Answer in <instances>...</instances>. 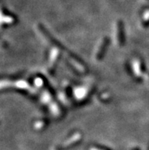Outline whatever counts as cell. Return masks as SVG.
Wrapping results in <instances>:
<instances>
[{
  "instance_id": "1",
  "label": "cell",
  "mask_w": 149,
  "mask_h": 150,
  "mask_svg": "<svg viewBox=\"0 0 149 150\" xmlns=\"http://www.w3.org/2000/svg\"><path fill=\"white\" fill-rule=\"evenodd\" d=\"M81 138H82V137H81V133H75L72 137H70L67 140L65 141L62 145L56 147V150H66L72 148L81 142Z\"/></svg>"
},
{
  "instance_id": "2",
  "label": "cell",
  "mask_w": 149,
  "mask_h": 150,
  "mask_svg": "<svg viewBox=\"0 0 149 150\" xmlns=\"http://www.w3.org/2000/svg\"><path fill=\"white\" fill-rule=\"evenodd\" d=\"M59 54V50L56 48H53L51 50L50 54H49V63H48V67H49V72H52L54 69L55 65H56L57 59H58Z\"/></svg>"
},
{
  "instance_id": "3",
  "label": "cell",
  "mask_w": 149,
  "mask_h": 150,
  "mask_svg": "<svg viewBox=\"0 0 149 150\" xmlns=\"http://www.w3.org/2000/svg\"><path fill=\"white\" fill-rule=\"evenodd\" d=\"M132 69H133V72L136 77H139L141 76L142 71H141V64H140L139 60L135 59L132 63Z\"/></svg>"
},
{
  "instance_id": "4",
  "label": "cell",
  "mask_w": 149,
  "mask_h": 150,
  "mask_svg": "<svg viewBox=\"0 0 149 150\" xmlns=\"http://www.w3.org/2000/svg\"><path fill=\"white\" fill-rule=\"evenodd\" d=\"M117 29H118L117 30V40H118V43L121 45V44H123V41H124V38H123V28L122 23L118 24Z\"/></svg>"
},
{
  "instance_id": "5",
  "label": "cell",
  "mask_w": 149,
  "mask_h": 150,
  "mask_svg": "<svg viewBox=\"0 0 149 150\" xmlns=\"http://www.w3.org/2000/svg\"><path fill=\"white\" fill-rule=\"evenodd\" d=\"M107 40H104L101 42V44L99 46V50L97 51V59H100V57L103 55V53L104 52V50H105L106 47H107Z\"/></svg>"
},
{
  "instance_id": "6",
  "label": "cell",
  "mask_w": 149,
  "mask_h": 150,
  "mask_svg": "<svg viewBox=\"0 0 149 150\" xmlns=\"http://www.w3.org/2000/svg\"><path fill=\"white\" fill-rule=\"evenodd\" d=\"M45 122L42 121V120H39V121H37L34 124V128L37 129V130H41V129H43L45 127Z\"/></svg>"
},
{
  "instance_id": "7",
  "label": "cell",
  "mask_w": 149,
  "mask_h": 150,
  "mask_svg": "<svg viewBox=\"0 0 149 150\" xmlns=\"http://www.w3.org/2000/svg\"><path fill=\"white\" fill-rule=\"evenodd\" d=\"M17 86L20 88H22V89H27V88H29L28 84L27 82H24V81H20V82H17Z\"/></svg>"
},
{
  "instance_id": "8",
  "label": "cell",
  "mask_w": 149,
  "mask_h": 150,
  "mask_svg": "<svg viewBox=\"0 0 149 150\" xmlns=\"http://www.w3.org/2000/svg\"><path fill=\"white\" fill-rule=\"evenodd\" d=\"M89 150H110V149H107V148H106V147L93 146L90 147Z\"/></svg>"
}]
</instances>
